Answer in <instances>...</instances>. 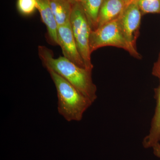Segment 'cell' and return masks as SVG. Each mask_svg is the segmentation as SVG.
<instances>
[{
	"label": "cell",
	"instance_id": "obj_1",
	"mask_svg": "<svg viewBox=\"0 0 160 160\" xmlns=\"http://www.w3.org/2000/svg\"><path fill=\"white\" fill-rule=\"evenodd\" d=\"M38 50L46 69L55 72L94 102L97 98V87L92 82L91 70L78 66L64 56L55 58L51 50L45 46H39Z\"/></svg>",
	"mask_w": 160,
	"mask_h": 160
},
{
	"label": "cell",
	"instance_id": "obj_2",
	"mask_svg": "<svg viewBox=\"0 0 160 160\" xmlns=\"http://www.w3.org/2000/svg\"><path fill=\"white\" fill-rule=\"evenodd\" d=\"M47 69L57 91L59 113L68 122L81 121L93 103L55 72Z\"/></svg>",
	"mask_w": 160,
	"mask_h": 160
},
{
	"label": "cell",
	"instance_id": "obj_3",
	"mask_svg": "<svg viewBox=\"0 0 160 160\" xmlns=\"http://www.w3.org/2000/svg\"><path fill=\"white\" fill-rule=\"evenodd\" d=\"M89 46L91 53L101 47L112 46L125 49L134 57L141 58L135 46L127 41L123 34L119 18L92 30Z\"/></svg>",
	"mask_w": 160,
	"mask_h": 160
},
{
	"label": "cell",
	"instance_id": "obj_4",
	"mask_svg": "<svg viewBox=\"0 0 160 160\" xmlns=\"http://www.w3.org/2000/svg\"><path fill=\"white\" fill-rule=\"evenodd\" d=\"M78 50L86 69L92 70L89 39L92 30L80 3H74L70 20Z\"/></svg>",
	"mask_w": 160,
	"mask_h": 160
},
{
	"label": "cell",
	"instance_id": "obj_5",
	"mask_svg": "<svg viewBox=\"0 0 160 160\" xmlns=\"http://www.w3.org/2000/svg\"><path fill=\"white\" fill-rule=\"evenodd\" d=\"M57 37L58 44L61 47L63 56L77 66L85 68L78 50L70 22L58 26Z\"/></svg>",
	"mask_w": 160,
	"mask_h": 160
},
{
	"label": "cell",
	"instance_id": "obj_6",
	"mask_svg": "<svg viewBox=\"0 0 160 160\" xmlns=\"http://www.w3.org/2000/svg\"><path fill=\"white\" fill-rule=\"evenodd\" d=\"M142 14L137 0H132L127 4L119 17L120 25L123 34L127 41L134 46Z\"/></svg>",
	"mask_w": 160,
	"mask_h": 160
},
{
	"label": "cell",
	"instance_id": "obj_7",
	"mask_svg": "<svg viewBox=\"0 0 160 160\" xmlns=\"http://www.w3.org/2000/svg\"><path fill=\"white\" fill-rule=\"evenodd\" d=\"M127 4L122 0H105L99 13L97 28L119 18Z\"/></svg>",
	"mask_w": 160,
	"mask_h": 160
},
{
	"label": "cell",
	"instance_id": "obj_8",
	"mask_svg": "<svg viewBox=\"0 0 160 160\" xmlns=\"http://www.w3.org/2000/svg\"><path fill=\"white\" fill-rule=\"evenodd\" d=\"M156 106L148 134L143 139L142 145L146 149L152 148L160 142V84L155 94Z\"/></svg>",
	"mask_w": 160,
	"mask_h": 160
},
{
	"label": "cell",
	"instance_id": "obj_9",
	"mask_svg": "<svg viewBox=\"0 0 160 160\" xmlns=\"http://www.w3.org/2000/svg\"><path fill=\"white\" fill-rule=\"evenodd\" d=\"M37 9L42 21L46 25L49 38L55 45H58L57 37L58 25L48 0H37Z\"/></svg>",
	"mask_w": 160,
	"mask_h": 160
},
{
	"label": "cell",
	"instance_id": "obj_10",
	"mask_svg": "<svg viewBox=\"0 0 160 160\" xmlns=\"http://www.w3.org/2000/svg\"><path fill=\"white\" fill-rule=\"evenodd\" d=\"M58 26L70 22L73 3L70 0H48Z\"/></svg>",
	"mask_w": 160,
	"mask_h": 160
},
{
	"label": "cell",
	"instance_id": "obj_11",
	"mask_svg": "<svg viewBox=\"0 0 160 160\" xmlns=\"http://www.w3.org/2000/svg\"><path fill=\"white\" fill-rule=\"evenodd\" d=\"M105 0H80L92 30L97 28L98 20L101 7Z\"/></svg>",
	"mask_w": 160,
	"mask_h": 160
},
{
	"label": "cell",
	"instance_id": "obj_12",
	"mask_svg": "<svg viewBox=\"0 0 160 160\" xmlns=\"http://www.w3.org/2000/svg\"><path fill=\"white\" fill-rule=\"evenodd\" d=\"M142 14L160 13V0H137Z\"/></svg>",
	"mask_w": 160,
	"mask_h": 160
},
{
	"label": "cell",
	"instance_id": "obj_13",
	"mask_svg": "<svg viewBox=\"0 0 160 160\" xmlns=\"http://www.w3.org/2000/svg\"><path fill=\"white\" fill-rule=\"evenodd\" d=\"M37 0H18V8L22 14L28 15L37 9Z\"/></svg>",
	"mask_w": 160,
	"mask_h": 160
},
{
	"label": "cell",
	"instance_id": "obj_14",
	"mask_svg": "<svg viewBox=\"0 0 160 160\" xmlns=\"http://www.w3.org/2000/svg\"><path fill=\"white\" fill-rule=\"evenodd\" d=\"M152 74L160 80V57L157 62L156 63L152 70Z\"/></svg>",
	"mask_w": 160,
	"mask_h": 160
},
{
	"label": "cell",
	"instance_id": "obj_15",
	"mask_svg": "<svg viewBox=\"0 0 160 160\" xmlns=\"http://www.w3.org/2000/svg\"><path fill=\"white\" fill-rule=\"evenodd\" d=\"M153 149V154L157 157L160 158V144L158 143L155 146H153L152 148Z\"/></svg>",
	"mask_w": 160,
	"mask_h": 160
},
{
	"label": "cell",
	"instance_id": "obj_16",
	"mask_svg": "<svg viewBox=\"0 0 160 160\" xmlns=\"http://www.w3.org/2000/svg\"><path fill=\"white\" fill-rule=\"evenodd\" d=\"M70 1H71V2H72L73 4H74V3L76 2H79L80 0H70Z\"/></svg>",
	"mask_w": 160,
	"mask_h": 160
},
{
	"label": "cell",
	"instance_id": "obj_17",
	"mask_svg": "<svg viewBox=\"0 0 160 160\" xmlns=\"http://www.w3.org/2000/svg\"><path fill=\"white\" fill-rule=\"evenodd\" d=\"M122 1L126 2V3H129V2H131L132 0H122Z\"/></svg>",
	"mask_w": 160,
	"mask_h": 160
}]
</instances>
